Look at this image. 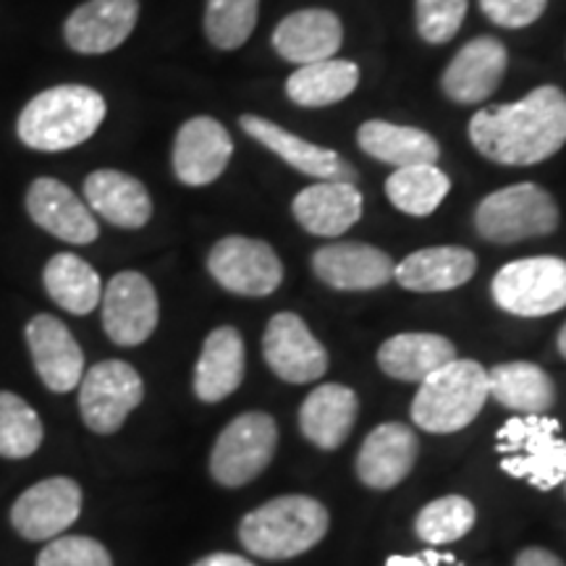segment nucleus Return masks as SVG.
<instances>
[{
    "label": "nucleus",
    "instance_id": "423d86ee",
    "mask_svg": "<svg viewBox=\"0 0 566 566\" xmlns=\"http://www.w3.org/2000/svg\"><path fill=\"white\" fill-rule=\"evenodd\" d=\"M562 212L554 197L533 181L501 187L478 202L475 231L491 244H520L548 237L558 229Z\"/></svg>",
    "mask_w": 566,
    "mask_h": 566
},
{
    "label": "nucleus",
    "instance_id": "f257e3e1",
    "mask_svg": "<svg viewBox=\"0 0 566 566\" xmlns=\"http://www.w3.org/2000/svg\"><path fill=\"white\" fill-rule=\"evenodd\" d=\"M467 134L495 166H537L566 145V92L543 84L514 103L488 105L470 118Z\"/></svg>",
    "mask_w": 566,
    "mask_h": 566
},
{
    "label": "nucleus",
    "instance_id": "4c0bfd02",
    "mask_svg": "<svg viewBox=\"0 0 566 566\" xmlns=\"http://www.w3.org/2000/svg\"><path fill=\"white\" fill-rule=\"evenodd\" d=\"M38 566H113L111 551L95 537L59 535L38 554Z\"/></svg>",
    "mask_w": 566,
    "mask_h": 566
},
{
    "label": "nucleus",
    "instance_id": "e433bc0d",
    "mask_svg": "<svg viewBox=\"0 0 566 566\" xmlns=\"http://www.w3.org/2000/svg\"><path fill=\"white\" fill-rule=\"evenodd\" d=\"M470 0H415L417 34L430 45H446L462 30Z\"/></svg>",
    "mask_w": 566,
    "mask_h": 566
},
{
    "label": "nucleus",
    "instance_id": "0eeeda50",
    "mask_svg": "<svg viewBox=\"0 0 566 566\" xmlns=\"http://www.w3.org/2000/svg\"><path fill=\"white\" fill-rule=\"evenodd\" d=\"M279 449V428L268 412H244L226 424L210 451V475L223 488H242L268 470Z\"/></svg>",
    "mask_w": 566,
    "mask_h": 566
},
{
    "label": "nucleus",
    "instance_id": "9b49d317",
    "mask_svg": "<svg viewBox=\"0 0 566 566\" xmlns=\"http://www.w3.org/2000/svg\"><path fill=\"white\" fill-rule=\"evenodd\" d=\"M103 328L116 346H139L155 334L160 321L158 292L147 275L122 271L103 289Z\"/></svg>",
    "mask_w": 566,
    "mask_h": 566
},
{
    "label": "nucleus",
    "instance_id": "37998d69",
    "mask_svg": "<svg viewBox=\"0 0 566 566\" xmlns=\"http://www.w3.org/2000/svg\"><path fill=\"white\" fill-rule=\"evenodd\" d=\"M558 352H562V357L566 359V323H564V328L558 331Z\"/></svg>",
    "mask_w": 566,
    "mask_h": 566
},
{
    "label": "nucleus",
    "instance_id": "72a5a7b5",
    "mask_svg": "<svg viewBox=\"0 0 566 566\" xmlns=\"http://www.w3.org/2000/svg\"><path fill=\"white\" fill-rule=\"evenodd\" d=\"M45 438V424L27 399L0 391V457L30 459Z\"/></svg>",
    "mask_w": 566,
    "mask_h": 566
},
{
    "label": "nucleus",
    "instance_id": "f8f14e48",
    "mask_svg": "<svg viewBox=\"0 0 566 566\" xmlns=\"http://www.w3.org/2000/svg\"><path fill=\"white\" fill-rule=\"evenodd\" d=\"M84 493L71 478H45L13 501L11 525L24 541L48 543L80 520Z\"/></svg>",
    "mask_w": 566,
    "mask_h": 566
},
{
    "label": "nucleus",
    "instance_id": "58836bf2",
    "mask_svg": "<svg viewBox=\"0 0 566 566\" xmlns=\"http://www.w3.org/2000/svg\"><path fill=\"white\" fill-rule=\"evenodd\" d=\"M548 9V0H480L488 21L504 30H525Z\"/></svg>",
    "mask_w": 566,
    "mask_h": 566
},
{
    "label": "nucleus",
    "instance_id": "7ed1b4c3",
    "mask_svg": "<svg viewBox=\"0 0 566 566\" xmlns=\"http://www.w3.org/2000/svg\"><path fill=\"white\" fill-rule=\"evenodd\" d=\"M328 509L317 499L279 495L239 522V541L252 556L286 562L315 548L328 533Z\"/></svg>",
    "mask_w": 566,
    "mask_h": 566
},
{
    "label": "nucleus",
    "instance_id": "f03ea898",
    "mask_svg": "<svg viewBox=\"0 0 566 566\" xmlns=\"http://www.w3.org/2000/svg\"><path fill=\"white\" fill-rule=\"evenodd\" d=\"M108 103L95 87L87 84H59L42 90L19 113L17 134L21 145L40 153L74 150L95 137Z\"/></svg>",
    "mask_w": 566,
    "mask_h": 566
},
{
    "label": "nucleus",
    "instance_id": "6ab92c4d",
    "mask_svg": "<svg viewBox=\"0 0 566 566\" xmlns=\"http://www.w3.org/2000/svg\"><path fill=\"white\" fill-rule=\"evenodd\" d=\"M139 0H84L63 24V40L74 53L105 55L132 38Z\"/></svg>",
    "mask_w": 566,
    "mask_h": 566
},
{
    "label": "nucleus",
    "instance_id": "a19ab883",
    "mask_svg": "<svg viewBox=\"0 0 566 566\" xmlns=\"http://www.w3.org/2000/svg\"><path fill=\"white\" fill-rule=\"evenodd\" d=\"M514 566H566L556 554H551L546 548H525L520 556H516Z\"/></svg>",
    "mask_w": 566,
    "mask_h": 566
},
{
    "label": "nucleus",
    "instance_id": "2f4dec72",
    "mask_svg": "<svg viewBox=\"0 0 566 566\" xmlns=\"http://www.w3.org/2000/svg\"><path fill=\"white\" fill-rule=\"evenodd\" d=\"M42 283L51 300L69 315H90L101 307L103 281L101 273L74 252L53 254L42 268Z\"/></svg>",
    "mask_w": 566,
    "mask_h": 566
},
{
    "label": "nucleus",
    "instance_id": "a211bd4d",
    "mask_svg": "<svg viewBox=\"0 0 566 566\" xmlns=\"http://www.w3.org/2000/svg\"><path fill=\"white\" fill-rule=\"evenodd\" d=\"M32 365L48 391L69 394L84 378V352L74 334L53 315H34L24 328Z\"/></svg>",
    "mask_w": 566,
    "mask_h": 566
},
{
    "label": "nucleus",
    "instance_id": "6e6552de",
    "mask_svg": "<svg viewBox=\"0 0 566 566\" xmlns=\"http://www.w3.org/2000/svg\"><path fill=\"white\" fill-rule=\"evenodd\" d=\"M493 302L509 315L546 317L566 307V260L522 258L493 275Z\"/></svg>",
    "mask_w": 566,
    "mask_h": 566
},
{
    "label": "nucleus",
    "instance_id": "f704fd0d",
    "mask_svg": "<svg viewBox=\"0 0 566 566\" xmlns=\"http://www.w3.org/2000/svg\"><path fill=\"white\" fill-rule=\"evenodd\" d=\"M475 504L464 495H443L420 509L415 520V533L428 546H446L462 541L475 527Z\"/></svg>",
    "mask_w": 566,
    "mask_h": 566
},
{
    "label": "nucleus",
    "instance_id": "c756f323",
    "mask_svg": "<svg viewBox=\"0 0 566 566\" xmlns=\"http://www.w3.org/2000/svg\"><path fill=\"white\" fill-rule=\"evenodd\" d=\"M488 396L516 415H548L556 405V386L541 365L501 363L488 370Z\"/></svg>",
    "mask_w": 566,
    "mask_h": 566
},
{
    "label": "nucleus",
    "instance_id": "5701e85b",
    "mask_svg": "<svg viewBox=\"0 0 566 566\" xmlns=\"http://www.w3.org/2000/svg\"><path fill=\"white\" fill-rule=\"evenodd\" d=\"M271 42L273 51L294 66L336 59L344 45V24L328 9H300L279 21Z\"/></svg>",
    "mask_w": 566,
    "mask_h": 566
},
{
    "label": "nucleus",
    "instance_id": "2eb2a0df",
    "mask_svg": "<svg viewBox=\"0 0 566 566\" xmlns=\"http://www.w3.org/2000/svg\"><path fill=\"white\" fill-rule=\"evenodd\" d=\"M233 139L226 126L212 116H195L176 132L171 166L184 187H208L229 168Z\"/></svg>",
    "mask_w": 566,
    "mask_h": 566
},
{
    "label": "nucleus",
    "instance_id": "c85d7f7f",
    "mask_svg": "<svg viewBox=\"0 0 566 566\" xmlns=\"http://www.w3.org/2000/svg\"><path fill=\"white\" fill-rule=\"evenodd\" d=\"M451 359H457V346L441 334H396L378 349L380 370L405 384H422Z\"/></svg>",
    "mask_w": 566,
    "mask_h": 566
},
{
    "label": "nucleus",
    "instance_id": "1a4fd4ad",
    "mask_svg": "<svg viewBox=\"0 0 566 566\" xmlns=\"http://www.w3.org/2000/svg\"><path fill=\"white\" fill-rule=\"evenodd\" d=\"M145 399L142 375L124 359L92 365L80 384V415L92 433L113 436Z\"/></svg>",
    "mask_w": 566,
    "mask_h": 566
},
{
    "label": "nucleus",
    "instance_id": "9d476101",
    "mask_svg": "<svg viewBox=\"0 0 566 566\" xmlns=\"http://www.w3.org/2000/svg\"><path fill=\"white\" fill-rule=\"evenodd\" d=\"M208 273L237 296H271L283 283L279 252L263 239L223 237L208 254Z\"/></svg>",
    "mask_w": 566,
    "mask_h": 566
},
{
    "label": "nucleus",
    "instance_id": "393cba45",
    "mask_svg": "<svg viewBox=\"0 0 566 566\" xmlns=\"http://www.w3.org/2000/svg\"><path fill=\"white\" fill-rule=\"evenodd\" d=\"M475 252L457 244L424 247V250L407 254V258L394 268L396 283L415 294L454 292V289L464 286L467 281L475 279Z\"/></svg>",
    "mask_w": 566,
    "mask_h": 566
},
{
    "label": "nucleus",
    "instance_id": "dca6fc26",
    "mask_svg": "<svg viewBox=\"0 0 566 566\" xmlns=\"http://www.w3.org/2000/svg\"><path fill=\"white\" fill-rule=\"evenodd\" d=\"M24 205L34 226H40L42 231L61 242L84 247L101 237V226L87 202L80 200L74 189L51 176H40L30 184Z\"/></svg>",
    "mask_w": 566,
    "mask_h": 566
},
{
    "label": "nucleus",
    "instance_id": "a878e982",
    "mask_svg": "<svg viewBox=\"0 0 566 566\" xmlns=\"http://www.w3.org/2000/svg\"><path fill=\"white\" fill-rule=\"evenodd\" d=\"M247 367L244 338L233 325H221L205 338L195 367V394L205 405H218L242 386Z\"/></svg>",
    "mask_w": 566,
    "mask_h": 566
},
{
    "label": "nucleus",
    "instance_id": "c03bdc74",
    "mask_svg": "<svg viewBox=\"0 0 566 566\" xmlns=\"http://www.w3.org/2000/svg\"><path fill=\"white\" fill-rule=\"evenodd\" d=\"M564 485H566V478H564Z\"/></svg>",
    "mask_w": 566,
    "mask_h": 566
},
{
    "label": "nucleus",
    "instance_id": "412c9836",
    "mask_svg": "<svg viewBox=\"0 0 566 566\" xmlns=\"http://www.w3.org/2000/svg\"><path fill=\"white\" fill-rule=\"evenodd\" d=\"M420 457V441L405 422H384L365 438L357 454L359 483L373 491H391L405 483Z\"/></svg>",
    "mask_w": 566,
    "mask_h": 566
},
{
    "label": "nucleus",
    "instance_id": "c9c22d12",
    "mask_svg": "<svg viewBox=\"0 0 566 566\" xmlns=\"http://www.w3.org/2000/svg\"><path fill=\"white\" fill-rule=\"evenodd\" d=\"M260 17V0H208L205 38L218 51H239L252 38Z\"/></svg>",
    "mask_w": 566,
    "mask_h": 566
},
{
    "label": "nucleus",
    "instance_id": "b1692460",
    "mask_svg": "<svg viewBox=\"0 0 566 566\" xmlns=\"http://www.w3.org/2000/svg\"><path fill=\"white\" fill-rule=\"evenodd\" d=\"M87 208L116 229H145L153 218V197L137 176L118 168H97L84 179Z\"/></svg>",
    "mask_w": 566,
    "mask_h": 566
},
{
    "label": "nucleus",
    "instance_id": "4be33fe9",
    "mask_svg": "<svg viewBox=\"0 0 566 566\" xmlns=\"http://www.w3.org/2000/svg\"><path fill=\"white\" fill-rule=\"evenodd\" d=\"M292 212L307 233L336 239L363 218L365 197L354 181H315L294 197Z\"/></svg>",
    "mask_w": 566,
    "mask_h": 566
},
{
    "label": "nucleus",
    "instance_id": "20e7f679",
    "mask_svg": "<svg viewBox=\"0 0 566 566\" xmlns=\"http://www.w3.org/2000/svg\"><path fill=\"white\" fill-rule=\"evenodd\" d=\"M488 370L475 359H451L420 384L412 401V420L424 433H459L483 412Z\"/></svg>",
    "mask_w": 566,
    "mask_h": 566
},
{
    "label": "nucleus",
    "instance_id": "f3484780",
    "mask_svg": "<svg viewBox=\"0 0 566 566\" xmlns=\"http://www.w3.org/2000/svg\"><path fill=\"white\" fill-rule=\"evenodd\" d=\"M509 69V51L504 42L480 34L459 48L441 74V90L451 103L478 105L485 103L504 82Z\"/></svg>",
    "mask_w": 566,
    "mask_h": 566
},
{
    "label": "nucleus",
    "instance_id": "aec40b11",
    "mask_svg": "<svg viewBox=\"0 0 566 566\" xmlns=\"http://www.w3.org/2000/svg\"><path fill=\"white\" fill-rule=\"evenodd\" d=\"M396 263L380 247L365 242H334L313 254V273L336 292H373L394 281Z\"/></svg>",
    "mask_w": 566,
    "mask_h": 566
},
{
    "label": "nucleus",
    "instance_id": "473e14b6",
    "mask_svg": "<svg viewBox=\"0 0 566 566\" xmlns=\"http://www.w3.org/2000/svg\"><path fill=\"white\" fill-rule=\"evenodd\" d=\"M451 192V179L436 163L396 168L386 179V197L396 210L412 218H428Z\"/></svg>",
    "mask_w": 566,
    "mask_h": 566
},
{
    "label": "nucleus",
    "instance_id": "39448f33",
    "mask_svg": "<svg viewBox=\"0 0 566 566\" xmlns=\"http://www.w3.org/2000/svg\"><path fill=\"white\" fill-rule=\"evenodd\" d=\"M501 470L527 480L537 491H554L566 478V441L562 422L548 415H516L495 433Z\"/></svg>",
    "mask_w": 566,
    "mask_h": 566
},
{
    "label": "nucleus",
    "instance_id": "cd10ccee",
    "mask_svg": "<svg viewBox=\"0 0 566 566\" xmlns=\"http://www.w3.org/2000/svg\"><path fill=\"white\" fill-rule=\"evenodd\" d=\"M357 145L373 160L388 163L394 168L422 166V163H438L441 158V145L433 134L417 126L384 122V118H370L359 126Z\"/></svg>",
    "mask_w": 566,
    "mask_h": 566
},
{
    "label": "nucleus",
    "instance_id": "ddd939ff",
    "mask_svg": "<svg viewBox=\"0 0 566 566\" xmlns=\"http://www.w3.org/2000/svg\"><path fill=\"white\" fill-rule=\"evenodd\" d=\"M239 126L247 137H252L265 150H271L275 158H281L296 174L310 176L315 181H354L357 184V168L352 166L344 155H338L331 147L315 145V142L300 137V134L283 129L281 124L271 118L258 116V113H244L239 118Z\"/></svg>",
    "mask_w": 566,
    "mask_h": 566
},
{
    "label": "nucleus",
    "instance_id": "bb28decb",
    "mask_svg": "<svg viewBox=\"0 0 566 566\" xmlns=\"http://www.w3.org/2000/svg\"><path fill=\"white\" fill-rule=\"evenodd\" d=\"M359 415V399L349 386L323 384L304 399L300 430L323 451H336L352 436Z\"/></svg>",
    "mask_w": 566,
    "mask_h": 566
},
{
    "label": "nucleus",
    "instance_id": "79ce46f5",
    "mask_svg": "<svg viewBox=\"0 0 566 566\" xmlns=\"http://www.w3.org/2000/svg\"><path fill=\"white\" fill-rule=\"evenodd\" d=\"M192 566H254L250 558L237 556V554H210L195 562Z\"/></svg>",
    "mask_w": 566,
    "mask_h": 566
},
{
    "label": "nucleus",
    "instance_id": "ea45409f",
    "mask_svg": "<svg viewBox=\"0 0 566 566\" xmlns=\"http://www.w3.org/2000/svg\"><path fill=\"white\" fill-rule=\"evenodd\" d=\"M457 558L451 554H438L436 548H424L417 556H391L386 566H441V564H454Z\"/></svg>",
    "mask_w": 566,
    "mask_h": 566
},
{
    "label": "nucleus",
    "instance_id": "7c9ffc66",
    "mask_svg": "<svg viewBox=\"0 0 566 566\" xmlns=\"http://www.w3.org/2000/svg\"><path fill=\"white\" fill-rule=\"evenodd\" d=\"M359 87V66L346 59H325L296 66L286 80V97L300 108H331Z\"/></svg>",
    "mask_w": 566,
    "mask_h": 566
},
{
    "label": "nucleus",
    "instance_id": "4468645a",
    "mask_svg": "<svg viewBox=\"0 0 566 566\" xmlns=\"http://www.w3.org/2000/svg\"><path fill=\"white\" fill-rule=\"evenodd\" d=\"M263 357L286 384L302 386L328 373V352L296 313H279L265 325Z\"/></svg>",
    "mask_w": 566,
    "mask_h": 566
}]
</instances>
